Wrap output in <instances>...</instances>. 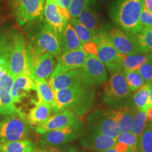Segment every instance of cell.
Returning a JSON list of instances; mask_svg holds the SVG:
<instances>
[{
  "label": "cell",
  "mask_w": 152,
  "mask_h": 152,
  "mask_svg": "<svg viewBox=\"0 0 152 152\" xmlns=\"http://www.w3.org/2000/svg\"><path fill=\"white\" fill-rule=\"evenodd\" d=\"M16 32L0 30V114L10 115L19 113L11 95V88L14 77L9 68L13 40Z\"/></svg>",
  "instance_id": "obj_1"
},
{
  "label": "cell",
  "mask_w": 152,
  "mask_h": 152,
  "mask_svg": "<svg viewBox=\"0 0 152 152\" xmlns=\"http://www.w3.org/2000/svg\"><path fill=\"white\" fill-rule=\"evenodd\" d=\"M93 87L81 85L54 91V113L70 109L77 116L85 115L94 103Z\"/></svg>",
  "instance_id": "obj_2"
},
{
  "label": "cell",
  "mask_w": 152,
  "mask_h": 152,
  "mask_svg": "<svg viewBox=\"0 0 152 152\" xmlns=\"http://www.w3.org/2000/svg\"><path fill=\"white\" fill-rule=\"evenodd\" d=\"M143 0H116L111 10V18L121 29L136 35L142 30L140 23Z\"/></svg>",
  "instance_id": "obj_3"
},
{
  "label": "cell",
  "mask_w": 152,
  "mask_h": 152,
  "mask_svg": "<svg viewBox=\"0 0 152 152\" xmlns=\"http://www.w3.org/2000/svg\"><path fill=\"white\" fill-rule=\"evenodd\" d=\"M27 52L30 54L40 55L49 54L58 57L61 54L58 33L47 23H45L41 29L29 43Z\"/></svg>",
  "instance_id": "obj_4"
},
{
  "label": "cell",
  "mask_w": 152,
  "mask_h": 152,
  "mask_svg": "<svg viewBox=\"0 0 152 152\" xmlns=\"http://www.w3.org/2000/svg\"><path fill=\"white\" fill-rule=\"evenodd\" d=\"M92 41L97 45L96 57L105 66L111 75L123 71V56L111 43L108 33H99Z\"/></svg>",
  "instance_id": "obj_5"
},
{
  "label": "cell",
  "mask_w": 152,
  "mask_h": 152,
  "mask_svg": "<svg viewBox=\"0 0 152 152\" xmlns=\"http://www.w3.org/2000/svg\"><path fill=\"white\" fill-rule=\"evenodd\" d=\"M102 101L113 106H128L131 91L127 84L123 71L111 75L109 80L104 83Z\"/></svg>",
  "instance_id": "obj_6"
},
{
  "label": "cell",
  "mask_w": 152,
  "mask_h": 152,
  "mask_svg": "<svg viewBox=\"0 0 152 152\" xmlns=\"http://www.w3.org/2000/svg\"><path fill=\"white\" fill-rule=\"evenodd\" d=\"M28 124L23 113L9 115L0 123V143L26 140Z\"/></svg>",
  "instance_id": "obj_7"
},
{
  "label": "cell",
  "mask_w": 152,
  "mask_h": 152,
  "mask_svg": "<svg viewBox=\"0 0 152 152\" xmlns=\"http://www.w3.org/2000/svg\"><path fill=\"white\" fill-rule=\"evenodd\" d=\"M46 0H12V7L19 26L41 18L43 16Z\"/></svg>",
  "instance_id": "obj_8"
},
{
  "label": "cell",
  "mask_w": 152,
  "mask_h": 152,
  "mask_svg": "<svg viewBox=\"0 0 152 152\" xmlns=\"http://www.w3.org/2000/svg\"><path fill=\"white\" fill-rule=\"evenodd\" d=\"M83 131L84 124L78 120L73 125L41 134L40 142L42 144L51 147L64 145L77 140L83 134Z\"/></svg>",
  "instance_id": "obj_9"
},
{
  "label": "cell",
  "mask_w": 152,
  "mask_h": 152,
  "mask_svg": "<svg viewBox=\"0 0 152 152\" xmlns=\"http://www.w3.org/2000/svg\"><path fill=\"white\" fill-rule=\"evenodd\" d=\"M9 68L14 79L30 69L26 40L22 34L17 32L15 33L13 40L9 60Z\"/></svg>",
  "instance_id": "obj_10"
},
{
  "label": "cell",
  "mask_w": 152,
  "mask_h": 152,
  "mask_svg": "<svg viewBox=\"0 0 152 152\" xmlns=\"http://www.w3.org/2000/svg\"><path fill=\"white\" fill-rule=\"evenodd\" d=\"M87 130L116 139L119 134L116 118L113 111H96L87 118Z\"/></svg>",
  "instance_id": "obj_11"
},
{
  "label": "cell",
  "mask_w": 152,
  "mask_h": 152,
  "mask_svg": "<svg viewBox=\"0 0 152 152\" xmlns=\"http://www.w3.org/2000/svg\"><path fill=\"white\" fill-rule=\"evenodd\" d=\"M80 70L83 83L87 86L102 85L108 80L107 70L96 55H87Z\"/></svg>",
  "instance_id": "obj_12"
},
{
  "label": "cell",
  "mask_w": 152,
  "mask_h": 152,
  "mask_svg": "<svg viewBox=\"0 0 152 152\" xmlns=\"http://www.w3.org/2000/svg\"><path fill=\"white\" fill-rule=\"evenodd\" d=\"M108 35L113 46L123 56L143 53L135 35L117 28L110 30Z\"/></svg>",
  "instance_id": "obj_13"
},
{
  "label": "cell",
  "mask_w": 152,
  "mask_h": 152,
  "mask_svg": "<svg viewBox=\"0 0 152 152\" xmlns=\"http://www.w3.org/2000/svg\"><path fill=\"white\" fill-rule=\"evenodd\" d=\"M28 58L30 73L34 80H47L50 77L55 68L54 56L47 53L40 55L28 53Z\"/></svg>",
  "instance_id": "obj_14"
},
{
  "label": "cell",
  "mask_w": 152,
  "mask_h": 152,
  "mask_svg": "<svg viewBox=\"0 0 152 152\" xmlns=\"http://www.w3.org/2000/svg\"><path fill=\"white\" fill-rule=\"evenodd\" d=\"M87 54L82 49L61 53L57 57L58 63L52 75L71 70L79 69L84 65Z\"/></svg>",
  "instance_id": "obj_15"
},
{
  "label": "cell",
  "mask_w": 152,
  "mask_h": 152,
  "mask_svg": "<svg viewBox=\"0 0 152 152\" xmlns=\"http://www.w3.org/2000/svg\"><path fill=\"white\" fill-rule=\"evenodd\" d=\"M78 120L77 115L73 111L70 109H65L55 113L47 121L36 127L35 131L38 134H42L73 125Z\"/></svg>",
  "instance_id": "obj_16"
},
{
  "label": "cell",
  "mask_w": 152,
  "mask_h": 152,
  "mask_svg": "<svg viewBox=\"0 0 152 152\" xmlns=\"http://www.w3.org/2000/svg\"><path fill=\"white\" fill-rule=\"evenodd\" d=\"M116 143V139L105 134L87 130L80 139V144L85 149L93 152H102L113 148Z\"/></svg>",
  "instance_id": "obj_17"
},
{
  "label": "cell",
  "mask_w": 152,
  "mask_h": 152,
  "mask_svg": "<svg viewBox=\"0 0 152 152\" xmlns=\"http://www.w3.org/2000/svg\"><path fill=\"white\" fill-rule=\"evenodd\" d=\"M35 90V83L28 69L15 77L11 88V95L14 104L20 101L28 94L30 91Z\"/></svg>",
  "instance_id": "obj_18"
},
{
  "label": "cell",
  "mask_w": 152,
  "mask_h": 152,
  "mask_svg": "<svg viewBox=\"0 0 152 152\" xmlns=\"http://www.w3.org/2000/svg\"><path fill=\"white\" fill-rule=\"evenodd\" d=\"M49 84L54 91L84 85L80 68L51 75Z\"/></svg>",
  "instance_id": "obj_19"
},
{
  "label": "cell",
  "mask_w": 152,
  "mask_h": 152,
  "mask_svg": "<svg viewBox=\"0 0 152 152\" xmlns=\"http://www.w3.org/2000/svg\"><path fill=\"white\" fill-rule=\"evenodd\" d=\"M44 16L47 23L54 29L57 33H60L65 28L68 21L62 16L60 8L54 0H46Z\"/></svg>",
  "instance_id": "obj_20"
},
{
  "label": "cell",
  "mask_w": 152,
  "mask_h": 152,
  "mask_svg": "<svg viewBox=\"0 0 152 152\" xmlns=\"http://www.w3.org/2000/svg\"><path fill=\"white\" fill-rule=\"evenodd\" d=\"M35 106L29 111L26 118L28 123L31 125H40L47 121L52 115L54 111L50 104L41 102L33 100Z\"/></svg>",
  "instance_id": "obj_21"
},
{
  "label": "cell",
  "mask_w": 152,
  "mask_h": 152,
  "mask_svg": "<svg viewBox=\"0 0 152 152\" xmlns=\"http://www.w3.org/2000/svg\"><path fill=\"white\" fill-rule=\"evenodd\" d=\"M77 19L87 29L96 34L102 32L104 29L103 18L98 12L91 8L90 6L82 11Z\"/></svg>",
  "instance_id": "obj_22"
},
{
  "label": "cell",
  "mask_w": 152,
  "mask_h": 152,
  "mask_svg": "<svg viewBox=\"0 0 152 152\" xmlns=\"http://www.w3.org/2000/svg\"><path fill=\"white\" fill-rule=\"evenodd\" d=\"M58 35L61 53L82 49L83 44L76 35L73 26L69 22Z\"/></svg>",
  "instance_id": "obj_23"
},
{
  "label": "cell",
  "mask_w": 152,
  "mask_h": 152,
  "mask_svg": "<svg viewBox=\"0 0 152 152\" xmlns=\"http://www.w3.org/2000/svg\"><path fill=\"white\" fill-rule=\"evenodd\" d=\"M137 109L134 106H125L113 110L114 115L116 118L118 129L120 133L131 132L134 114Z\"/></svg>",
  "instance_id": "obj_24"
},
{
  "label": "cell",
  "mask_w": 152,
  "mask_h": 152,
  "mask_svg": "<svg viewBox=\"0 0 152 152\" xmlns=\"http://www.w3.org/2000/svg\"><path fill=\"white\" fill-rule=\"evenodd\" d=\"M35 91L37 92L38 100L50 104L53 110L55 107L54 91L47 83L46 80H35Z\"/></svg>",
  "instance_id": "obj_25"
},
{
  "label": "cell",
  "mask_w": 152,
  "mask_h": 152,
  "mask_svg": "<svg viewBox=\"0 0 152 152\" xmlns=\"http://www.w3.org/2000/svg\"><path fill=\"white\" fill-rule=\"evenodd\" d=\"M151 57L152 52L130 54L123 56V70L137 71L142 64L147 62Z\"/></svg>",
  "instance_id": "obj_26"
},
{
  "label": "cell",
  "mask_w": 152,
  "mask_h": 152,
  "mask_svg": "<svg viewBox=\"0 0 152 152\" xmlns=\"http://www.w3.org/2000/svg\"><path fill=\"white\" fill-rule=\"evenodd\" d=\"M35 148V144L28 140L0 143L1 152H33Z\"/></svg>",
  "instance_id": "obj_27"
},
{
  "label": "cell",
  "mask_w": 152,
  "mask_h": 152,
  "mask_svg": "<svg viewBox=\"0 0 152 152\" xmlns=\"http://www.w3.org/2000/svg\"><path fill=\"white\" fill-rule=\"evenodd\" d=\"M149 85L145 84L141 88L137 90L133 95L132 102L134 108L139 111H146L149 107Z\"/></svg>",
  "instance_id": "obj_28"
},
{
  "label": "cell",
  "mask_w": 152,
  "mask_h": 152,
  "mask_svg": "<svg viewBox=\"0 0 152 152\" xmlns=\"http://www.w3.org/2000/svg\"><path fill=\"white\" fill-rule=\"evenodd\" d=\"M149 123V121L148 120L146 112L137 110L133 117L131 132L139 137L148 128Z\"/></svg>",
  "instance_id": "obj_29"
},
{
  "label": "cell",
  "mask_w": 152,
  "mask_h": 152,
  "mask_svg": "<svg viewBox=\"0 0 152 152\" xmlns=\"http://www.w3.org/2000/svg\"><path fill=\"white\" fill-rule=\"evenodd\" d=\"M69 23L73 26L76 35L83 45L92 41L93 38L96 35V33L91 31V30L87 29L86 27H85L83 24L78 21L77 18H71L69 20Z\"/></svg>",
  "instance_id": "obj_30"
},
{
  "label": "cell",
  "mask_w": 152,
  "mask_h": 152,
  "mask_svg": "<svg viewBox=\"0 0 152 152\" xmlns=\"http://www.w3.org/2000/svg\"><path fill=\"white\" fill-rule=\"evenodd\" d=\"M135 37L142 52H152V27L143 28Z\"/></svg>",
  "instance_id": "obj_31"
},
{
  "label": "cell",
  "mask_w": 152,
  "mask_h": 152,
  "mask_svg": "<svg viewBox=\"0 0 152 152\" xmlns=\"http://www.w3.org/2000/svg\"><path fill=\"white\" fill-rule=\"evenodd\" d=\"M125 80L131 92H136L146 84L144 80L140 75L137 71H125L123 70Z\"/></svg>",
  "instance_id": "obj_32"
},
{
  "label": "cell",
  "mask_w": 152,
  "mask_h": 152,
  "mask_svg": "<svg viewBox=\"0 0 152 152\" xmlns=\"http://www.w3.org/2000/svg\"><path fill=\"white\" fill-rule=\"evenodd\" d=\"M137 152H152V129L147 128L138 137Z\"/></svg>",
  "instance_id": "obj_33"
},
{
  "label": "cell",
  "mask_w": 152,
  "mask_h": 152,
  "mask_svg": "<svg viewBox=\"0 0 152 152\" xmlns=\"http://www.w3.org/2000/svg\"><path fill=\"white\" fill-rule=\"evenodd\" d=\"M91 0H71L68 11L71 18H77L81 12L88 7Z\"/></svg>",
  "instance_id": "obj_34"
},
{
  "label": "cell",
  "mask_w": 152,
  "mask_h": 152,
  "mask_svg": "<svg viewBox=\"0 0 152 152\" xmlns=\"http://www.w3.org/2000/svg\"><path fill=\"white\" fill-rule=\"evenodd\" d=\"M116 142H123V143L127 144L132 149L137 151L138 137L133 134L132 132L120 133L116 137Z\"/></svg>",
  "instance_id": "obj_35"
},
{
  "label": "cell",
  "mask_w": 152,
  "mask_h": 152,
  "mask_svg": "<svg viewBox=\"0 0 152 152\" xmlns=\"http://www.w3.org/2000/svg\"><path fill=\"white\" fill-rule=\"evenodd\" d=\"M137 72L144 80L146 84L152 82V57L138 68Z\"/></svg>",
  "instance_id": "obj_36"
},
{
  "label": "cell",
  "mask_w": 152,
  "mask_h": 152,
  "mask_svg": "<svg viewBox=\"0 0 152 152\" xmlns=\"http://www.w3.org/2000/svg\"><path fill=\"white\" fill-rule=\"evenodd\" d=\"M140 23L142 29L152 27V13L143 8L140 19Z\"/></svg>",
  "instance_id": "obj_37"
},
{
  "label": "cell",
  "mask_w": 152,
  "mask_h": 152,
  "mask_svg": "<svg viewBox=\"0 0 152 152\" xmlns=\"http://www.w3.org/2000/svg\"><path fill=\"white\" fill-rule=\"evenodd\" d=\"M42 150L43 152H80L74 146H67V147L65 148H57L42 144Z\"/></svg>",
  "instance_id": "obj_38"
},
{
  "label": "cell",
  "mask_w": 152,
  "mask_h": 152,
  "mask_svg": "<svg viewBox=\"0 0 152 152\" xmlns=\"http://www.w3.org/2000/svg\"><path fill=\"white\" fill-rule=\"evenodd\" d=\"M82 49L86 53L87 55H96L97 52V45L93 41H90L89 42L83 45Z\"/></svg>",
  "instance_id": "obj_39"
},
{
  "label": "cell",
  "mask_w": 152,
  "mask_h": 152,
  "mask_svg": "<svg viewBox=\"0 0 152 152\" xmlns=\"http://www.w3.org/2000/svg\"><path fill=\"white\" fill-rule=\"evenodd\" d=\"M54 1L59 8L64 10H68V6L71 2V0H54Z\"/></svg>",
  "instance_id": "obj_40"
},
{
  "label": "cell",
  "mask_w": 152,
  "mask_h": 152,
  "mask_svg": "<svg viewBox=\"0 0 152 152\" xmlns=\"http://www.w3.org/2000/svg\"><path fill=\"white\" fill-rule=\"evenodd\" d=\"M144 7L152 13V0H143Z\"/></svg>",
  "instance_id": "obj_41"
},
{
  "label": "cell",
  "mask_w": 152,
  "mask_h": 152,
  "mask_svg": "<svg viewBox=\"0 0 152 152\" xmlns=\"http://www.w3.org/2000/svg\"><path fill=\"white\" fill-rule=\"evenodd\" d=\"M145 112H146V114H147L148 120H149V122H150V121H152V106L148 107Z\"/></svg>",
  "instance_id": "obj_42"
},
{
  "label": "cell",
  "mask_w": 152,
  "mask_h": 152,
  "mask_svg": "<svg viewBox=\"0 0 152 152\" xmlns=\"http://www.w3.org/2000/svg\"><path fill=\"white\" fill-rule=\"evenodd\" d=\"M149 107L152 106V82L149 83Z\"/></svg>",
  "instance_id": "obj_43"
},
{
  "label": "cell",
  "mask_w": 152,
  "mask_h": 152,
  "mask_svg": "<svg viewBox=\"0 0 152 152\" xmlns=\"http://www.w3.org/2000/svg\"><path fill=\"white\" fill-rule=\"evenodd\" d=\"M102 152H118L117 151H115L113 148H111V149H109L107 150H105V151H102Z\"/></svg>",
  "instance_id": "obj_44"
},
{
  "label": "cell",
  "mask_w": 152,
  "mask_h": 152,
  "mask_svg": "<svg viewBox=\"0 0 152 152\" xmlns=\"http://www.w3.org/2000/svg\"><path fill=\"white\" fill-rule=\"evenodd\" d=\"M148 128H150L152 129V121H150V122H149V125H148Z\"/></svg>",
  "instance_id": "obj_45"
},
{
  "label": "cell",
  "mask_w": 152,
  "mask_h": 152,
  "mask_svg": "<svg viewBox=\"0 0 152 152\" xmlns=\"http://www.w3.org/2000/svg\"><path fill=\"white\" fill-rule=\"evenodd\" d=\"M96 1H98L99 2H100V3H104V2H106V1H108V0H96Z\"/></svg>",
  "instance_id": "obj_46"
},
{
  "label": "cell",
  "mask_w": 152,
  "mask_h": 152,
  "mask_svg": "<svg viewBox=\"0 0 152 152\" xmlns=\"http://www.w3.org/2000/svg\"><path fill=\"white\" fill-rule=\"evenodd\" d=\"M33 152H43V151L42 149H35Z\"/></svg>",
  "instance_id": "obj_47"
},
{
  "label": "cell",
  "mask_w": 152,
  "mask_h": 152,
  "mask_svg": "<svg viewBox=\"0 0 152 152\" xmlns=\"http://www.w3.org/2000/svg\"><path fill=\"white\" fill-rule=\"evenodd\" d=\"M0 152H1V151H0Z\"/></svg>",
  "instance_id": "obj_48"
}]
</instances>
